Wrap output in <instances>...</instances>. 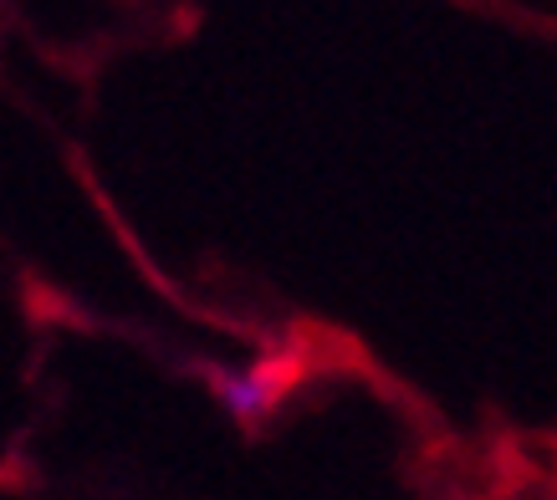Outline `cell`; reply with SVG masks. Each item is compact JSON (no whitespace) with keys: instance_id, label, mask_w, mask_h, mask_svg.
Listing matches in <instances>:
<instances>
[{"instance_id":"1","label":"cell","mask_w":557,"mask_h":500,"mask_svg":"<svg viewBox=\"0 0 557 500\" xmlns=\"http://www.w3.org/2000/svg\"><path fill=\"white\" fill-rule=\"evenodd\" d=\"M282 384H287V378L271 373V367H215V373H210L215 399L225 403V414L236 418V424H246V429H256V424L276 409Z\"/></svg>"}]
</instances>
